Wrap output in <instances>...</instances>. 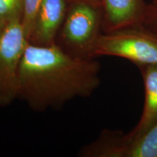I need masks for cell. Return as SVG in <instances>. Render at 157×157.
Returning a JSON list of instances; mask_svg holds the SVG:
<instances>
[{
    "label": "cell",
    "instance_id": "10",
    "mask_svg": "<svg viewBox=\"0 0 157 157\" xmlns=\"http://www.w3.org/2000/svg\"><path fill=\"white\" fill-rule=\"evenodd\" d=\"M25 0H0V20L5 24L22 20Z\"/></svg>",
    "mask_w": 157,
    "mask_h": 157
},
{
    "label": "cell",
    "instance_id": "4",
    "mask_svg": "<svg viewBox=\"0 0 157 157\" xmlns=\"http://www.w3.org/2000/svg\"><path fill=\"white\" fill-rule=\"evenodd\" d=\"M98 7L85 2H74L68 11L61 32L68 52L76 56L90 57L98 34ZM91 58V57H90Z\"/></svg>",
    "mask_w": 157,
    "mask_h": 157
},
{
    "label": "cell",
    "instance_id": "3",
    "mask_svg": "<svg viewBox=\"0 0 157 157\" xmlns=\"http://www.w3.org/2000/svg\"><path fill=\"white\" fill-rule=\"evenodd\" d=\"M28 44L21 21L6 25L0 38V107L18 98L19 66Z\"/></svg>",
    "mask_w": 157,
    "mask_h": 157
},
{
    "label": "cell",
    "instance_id": "9",
    "mask_svg": "<svg viewBox=\"0 0 157 157\" xmlns=\"http://www.w3.org/2000/svg\"><path fill=\"white\" fill-rule=\"evenodd\" d=\"M127 157H157V121L146 133L129 141Z\"/></svg>",
    "mask_w": 157,
    "mask_h": 157
},
{
    "label": "cell",
    "instance_id": "2",
    "mask_svg": "<svg viewBox=\"0 0 157 157\" xmlns=\"http://www.w3.org/2000/svg\"><path fill=\"white\" fill-rule=\"evenodd\" d=\"M101 56L120 57L138 66L157 65V34L128 27L99 34L90 50V57Z\"/></svg>",
    "mask_w": 157,
    "mask_h": 157
},
{
    "label": "cell",
    "instance_id": "8",
    "mask_svg": "<svg viewBox=\"0 0 157 157\" xmlns=\"http://www.w3.org/2000/svg\"><path fill=\"white\" fill-rule=\"evenodd\" d=\"M129 142L120 132L105 131L98 140L83 149L86 156L127 157Z\"/></svg>",
    "mask_w": 157,
    "mask_h": 157
},
{
    "label": "cell",
    "instance_id": "12",
    "mask_svg": "<svg viewBox=\"0 0 157 157\" xmlns=\"http://www.w3.org/2000/svg\"><path fill=\"white\" fill-rule=\"evenodd\" d=\"M77 1L85 2L90 3L91 4V5H93L98 7H100L101 6L103 5V2H102V0H73V2H77Z\"/></svg>",
    "mask_w": 157,
    "mask_h": 157
},
{
    "label": "cell",
    "instance_id": "13",
    "mask_svg": "<svg viewBox=\"0 0 157 157\" xmlns=\"http://www.w3.org/2000/svg\"><path fill=\"white\" fill-rule=\"evenodd\" d=\"M6 25H7V24H5V23L2 22V21L1 20H0V38H1V36H2V34H3L4 31H5Z\"/></svg>",
    "mask_w": 157,
    "mask_h": 157
},
{
    "label": "cell",
    "instance_id": "11",
    "mask_svg": "<svg viewBox=\"0 0 157 157\" xmlns=\"http://www.w3.org/2000/svg\"><path fill=\"white\" fill-rule=\"evenodd\" d=\"M42 2V0H25L21 23L28 41L34 29L35 20Z\"/></svg>",
    "mask_w": 157,
    "mask_h": 157
},
{
    "label": "cell",
    "instance_id": "14",
    "mask_svg": "<svg viewBox=\"0 0 157 157\" xmlns=\"http://www.w3.org/2000/svg\"><path fill=\"white\" fill-rule=\"evenodd\" d=\"M154 21H155V25H156V31H154V34H157V9L155 11V15H154Z\"/></svg>",
    "mask_w": 157,
    "mask_h": 157
},
{
    "label": "cell",
    "instance_id": "6",
    "mask_svg": "<svg viewBox=\"0 0 157 157\" xmlns=\"http://www.w3.org/2000/svg\"><path fill=\"white\" fill-rule=\"evenodd\" d=\"M145 87V103L140 121L126 135L130 141L146 133L157 121V65L140 66Z\"/></svg>",
    "mask_w": 157,
    "mask_h": 157
},
{
    "label": "cell",
    "instance_id": "5",
    "mask_svg": "<svg viewBox=\"0 0 157 157\" xmlns=\"http://www.w3.org/2000/svg\"><path fill=\"white\" fill-rule=\"evenodd\" d=\"M65 14L66 0H42L29 42L39 46L56 44Z\"/></svg>",
    "mask_w": 157,
    "mask_h": 157
},
{
    "label": "cell",
    "instance_id": "7",
    "mask_svg": "<svg viewBox=\"0 0 157 157\" xmlns=\"http://www.w3.org/2000/svg\"><path fill=\"white\" fill-rule=\"evenodd\" d=\"M109 30L126 28L142 17L141 0H102Z\"/></svg>",
    "mask_w": 157,
    "mask_h": 157
},
{
    "label": "cell",
    "instance_id": "1",
    "mask_svg": "<svg viewBox=\"0 0 157 157\" xmlns=\"http://www.w3.org/2000/svg\"><path fill=\"white\" fill-rule=\"evenodd\" d=\"M99 63L74 55L56 44L29 42L20 63L18 98L34 111L61 107L75 98L90 96L100 84Z\"/></svg>",
    "mask_w": 157,
    "mask_h": 157
}]
</instances>
